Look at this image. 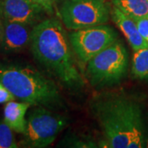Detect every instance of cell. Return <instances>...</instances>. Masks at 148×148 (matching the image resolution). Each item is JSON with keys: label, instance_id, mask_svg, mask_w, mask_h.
<instances>
[{"label": "cell", "instance_id": "obj_1", "mask_svg": "<svg viewBox=\"0 0 148 148\" xmlns=\"http://www.w3.org/2000/svg\"><path fill=\"white\" fill-rule=\"evenodd\" d=\"M31 49L37 61L69 88L84 84L61 21L47 18L32 28Z\"/></svg>", "mask_w": 148, "mask_h": 148}, {"label": "cell", "instance_id": "obj_2", "mask_svg": "<svg viewBox=\"0 0 148 148\" xmlns=\"http://www.w3.org/2000/svg\"><path fill=\"white\" fill-rule=\"evenodd\" d=\"M93 111L106 147L141 148L146 146L143 111L136 101L120 95L106 97L95 102Z\"/></svg>", "mask_w": 148, "mask_h": 148}, {"label": "cell", "instance_id": "obj_3", "mask_svg": "<svg viewBox=\"0 0 148 148\" xmlns=\"http://www.w3.org/2000/svg\"><path fill=\"white\" fill-rule=\"evenodd\" d=\"M0 82L15 99L31 106H51L60 100L59 91L53 81L31 67L0 65Z\"/></svg>", "mask_w": 148, "mask_h": 148}, {"label": "cell", "instance_id": "obj_4", "mask_svg": "<svg viewBox=\"0 0 148 148\" xmlns=\"http://www.w3.org/2000/svg\"><path fill=\"white\" fill-rule=\"evenodd\" d=\"M127 65V50L123 43L116 40L87 63L86 73L94 86L113 85L126 75Z\"/></svg>", "mask_w": 148, "mask_h": 148}, {"label": "cell", "instance_id": "obj_5", "mask_svg": "<svg viewBox=\"0 0 148 148\" xmlns=\"http://www.w3.org/2000/svg\"><path fill=\"white\" fill-rule=\"evenodd\" d=\"M111 9L107 0H64L58 14L67 29L77 31L106 24Z\"/></svg>", "mask_w": 148, "mask_h": 148}, {"label": "cell", "instance_id": "obj_6", "mask_svg": "<svg viewBox=\"0 0 148 148\" xmlns=\"http://www.w3.org/2000/svg\"><path fill=\"white\" fill-rule=\"evenodd\" d=\"M66 124L64 116L39 106L31 112L27 119L24 132L26 144L30 147H48L53 143Z\"/></svg>", "mask_w": 148, "mask_h": 148}, {"label": "cell", "instance_id": "obj_7", "mask_svg": "<svg viewBox=\"0 0 148 148\" xmlns=\"http://www.w3.org/2000/svg\"><path fill=\"white\" fill-rule=\"evenodd\" d=\"M69 37L74 53L84 64L118 40L116 32L105 24L73 31Z\"/></svg>", "mask_w": 148, "mask_h": 148}, {"label": "cell", "instance_id": "obj_8", "mask_svg": "<svg viewBox=\"0 0 148 148\" xmlns=\"http://www.w3.org/2000/svg\"><path fill=\"white\" fill-rule=\"evenodd\" d=\"M45 12V9L35 0H0V14L8 21L31 26Z\"/></svg>", "mask_w": 148, "mask_h": 148}, {"label": "cell", "instance_id": "obj_9", "mask_svg": "<svg viewBox=\"0 0 148 148\" xmlns=\"http://www.w3.org/2000/svg\"><path fill=\"white\" fill-rule=\"evenodd\" d=\"M3 34L1 46L6 51H18L31 42L30 25L3 19Z\"/></svg>", "mask_w": 148, "mask_h": 148}, {"label": "cell", "instance_id": "obj_10", "mask_svg": "<svg viewBox=\"0 0 148 148\" xmlns=\"http://www.w3.org/2000/svg\"><path fill=\"white\" fill-rule=\"evenodd\" d=\"M110 16L113 21L125 36L134 51L148 47V43L140 35L136 22L133 19L123 13L114 6L111 9Z\"/></svg>", "mask_w": 148, "mask_h": 148}, {"label": "cell", "instance_id": "obj_11", "mask_svg": "<svg viewBox=\"0 0 148 148\" xmlns=\"http://www.w3.org/2000/svg\"><path fill=\"white\" fill-rule=\"evenodd\" d=\"M30 106V104L23 101H11L6 103L3 110V120L14 132L24 134L27 127V119L25 116Z\"/></svg>", "mask_w": 148, "mask_h": 148}, {"label": "cell", "instance_id": "obj_12", "mask_svg": "<svg viewBox=\"0 0 148 148\" xmlns=\"http://www.w3.org/2000/svg\"><path fill=\"white\" fill-rule=\"evenodd\" d=\"M111 3L134 21L148 17V0H111Z\"/></svg>", "mask_w": 148, "mask_h": 148}, {"label": "cell", "instance_id": "obj_13", "mask_svg": "<svg viewBox=\"0 0 148 148\" xmlns=\"http://www.w3.org/2000/svg\"><path fill=\"white\" fill-rule=\"evenodd\" d=\"M132 73L138 79H148V47L135 51L132 57Z\"/></svg>", "mask_w": 148, "mask_h": 148}, {"label": "cell", "instance_id": "obj_14", "mask_svg": "<svg viewBox=\"0 0 148 148\" xmlns=\"http://www.w3.org/2000/svg\"><path fill=\"white\" fill-rule=\"evenodd\" d=\"M13 130L4 120L0 121V148H16Z\"/></svg>", "mask_w": 148, "mask_h": 148}, {"label": "cell", "instance_id": "obj_15", "mask_svg": "<svg viewBox=\"0 0 148 148\" xmlns=\"http://www.w3.org/2000/svg\"><path fill=\"white\" fill-rule=\"evenodd\" d=\"M135 22L140 35L148 43V17H143L136 20Z\"/></svg>", "mask_w": 148, "mask_h": 148}, {"label": "cell", "instance_id": "obj_16", "mask_svg": "<svg viewBox=\"0 0 148 148\" xmlns=\"http://www.w3.org/2000/svg\"><path fill=\"white\" fill-rule=\"evenodd\" d=\"M45 9V12L49 15H52L54 12L57 0H35Z\"/></svg>", "mask_w": 148, "mask_h": 148}, {"label": "cell", "instance_id": "obj_17", "mask_svg": "<svg viewBox=\"0 0 148 148\" xmlns=\"http://www.w3.org/2000/svg\"><path fill=\"white\" fill-rule=\"evenodd\" d=\"M15 97L0 82V104L8 103V101H14Z\"/></svg>", "mask_w": 148, "mask_h": 148}, {"label": "cell", "instance_id": "obj_18", "mask_svg": "<svg viewBox=\"0 0 148 148\" xmlns=\"http://www.w3.org/2000/svg\"><path fill=\"white\" fill-rule=\"evenodd\" d=\"M3 21L0 16V46H1V43L3 40Z\"/></svg>", "mask_w": 148, "mask_h": 148}]
</instances>
